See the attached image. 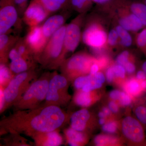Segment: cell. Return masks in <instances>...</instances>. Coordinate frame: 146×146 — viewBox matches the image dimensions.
<instances>
[{"label":"cell","mask_w":146,"mask_h":146,"mask_svg":"<svg viewBox=\"0 0 146 146\" xmlns=\"http://www.w3.org/2000/svg\"><path fill=\"white\" fill-rule=\"evenodd\" d=\"M70 116L61 107L52 105L14 111L0 121L1 136L14 133L31 137L39 132L60 130L69 121Z\"/></svg>","instance_id":"cell-1"},{"label":"cell","mask_w":146,"mask_h":146,"mask_svg":"<svg viewBox=\"0 0 146 146\" xmlns=\"http://www.w3.org/2000/svg\"><path fill=\"white\" fill-rule=\"evenodd\" d=\"M66 26L64 25L53 35L37 58L36 61L43 68L56 70L63 63Z\"/></svg>","instance_id":"cell-2"},{"label":"cell","mask_w":146,"mask_h":146,"mask_svg":"<svg viewBox=\"0 0 146 146\" xmlns=\"http://www.w3.org/2000/svg\"><path fill=\"white\" fill-rule=\"evenodd\" d=\"M51 73L42 74L32 83L21 98L13 106L14 111L34 109L45 100Z\"/></svg>","instance_id":"cell-3"},{"label":"cell","mask_w":146,"mask_h":146,"mask_svg":"<svg viewBox=\"0 0 146 146\" xmlns=\"http://www.w3.org/2000/svg\"><path fill=\"white\" fill-rule=\"evenodd\" d=\"M35 68L14 76L4 90V106L1 114L13 106L21 98L32 83L38 78Z\"/></svg>","instance_id":"cell-4"},{"label":"cell","mask_w":146,"mask_h":146,"mask_svg":"<svg viewBox=\"0 0 146 146\" xmlns=\"http://www.w3.org/2000/svg\"><path fill=\"white\" fill-rule=\"evenodd\" d=\"M70 81L56 71L51 73L48 89L44 104L64 107L71 99L68 93Z\"/></svg>","instance_id":"cell-5"},{"label":"cell","mask_w":146,"mask_h":146,"mask_svg":"<svg viewBox=\"0 0 146 146\" xmlns=\"http://www.w3.org/2000/svg\"><path fill=\"white\" fill-rule=\"evenodd\" d=\"M92 62V59L88 55L79 53L65 59L59 68L61 74L70 82L74 81L78 77L89 73Z\"/></svg>","instance_id":"cell-6"},{"label":"cell","mask_w":146,"mask_h":146,"mask_svg":"<svg viewBox=\"0 0 146 146\" xmlns=\"http://www.w3.org/2000/svg\"><path fill=\"white\" fill-rule=\"evenodd\" d=\"M19 16L14 0H1L0 35L9 34L11 28L18 23Z\"/></svg>","instance_id":"cell-7"},{"label":"cell","mask_w":146,"mask_h":146,"mask_svg":"<svg viewBox=\"0 0 146 146\" xmlns=\"http://www.w3.org/2000/svg\"><path fill=\"white\" fill-rule=\"evenodd\" d=\"M141 123L139 120L130 116L126 117L122 122L123 134L133 143L142 144L145 142V131Z\"/></svg>","instance_id":"cell-8"},{"label":"cell","mask_w":146,"mask_h":146,"mask_svg":"<svg viewBox=\"0 0 146 146\" xmlns=\"http://www.w3.org/2000/svg\"><path fill=\"white\" fill-rule=\"evenodd\" d=\"M50 15L38 0H32L24 12L23 19L30 27L40 25Z\"/></svg>","instance_id":"cell-9"},{"label":"cell","mask_w":146,"mask_h":146,"mask_svg":"<svg viewBox=\"0 0 146 146\" xmlns=\"http://www.w3.org/2000/svg\"><path fill=\"white\" fill-rule=\"evenodd\" d=\"M24 39L36 61L37 58L48 41L43 35L42 25L30 27L26 36Z\"/></svg>","instance_id":"cell-10"},{"label":"cell","mask_w":146,"mask_h":146,"mask_svg":"<svg viewBox=\"0 0 146 146\" xmlns=\"http://www.w3.org/2000/svg\"><path fill=\"white\" fill-rule=\"evenodd\" d=\"M80 37V28L76 20L67 25L64 38L63 61L68 53L74 52L78 46Z\"/></svg>","instance_id":"cell-11"},{"label":"cell","mask_w":146,"mask_h":146,"mask_svg":"<svg viewBox=\"0 0 146 146\" xmlns=\"http://www.w3.org/2000/svg\"><path fill=\"white\" fill-rule=\"evenodd\" d=\"M107 35L97 25L93 24L86 28L82 35V40L86 45L92 48H98L104 44Z\"/></svg>","instance_id":"cell-12"},{"label":"cell","mask_w":146,"mask_h":146,"mask_svg":"<svg viewBox=\"0 0 146 146\" xmlns=\"http://www.w3.org/2000/svg\"><path fill=\"white\" fill-rule=\"evenodd\" d=\"M93 119L91 112L83 108L74 112L70 116V127L75 130L86 132L92 127Z\"/></svg>","instance_id":"cell-13"},{"label":"cell","mask_w":146,"mask_h":146,"mask_svg":"<svg viewBox=\"0 0 146 146\" xmlns=\"http://www.w3.org/2000/svg\"><path fill=\"white\" fill-rule=\"evenodd\" d=\"M9 58L11 60L9 68L15 75L36 68V63L29 62L24 59L19 54L15 46L9 52Z\"/></svg>","instance_id":"cell-14"},{"label":"cell","mask_w":146,"mask_h":146,"mask_svg":"<svg viewBox=\"0 0 146 146\" xmlns=\"http://www.w3.org/2000/svg\"><path fill=\"white\" fill-rule=\"evenodd\" d=\"M59 130L48 132H39L33 134L31 138L36 146H58L63 144V138Z\"/></svg>","instance_id":"cell-15"},{"label":"cell","mask_w":146,"mask_h":146,"mask_svg":"<svg viewBox=\"0 0 146 146\" xmlns=\"http://www.w3.org/2000/svg\"><path fill=\"white\" fill-rule=\"evenodd\" d=\"M66 17L64 14L53 15L47 18L42 25L43 35L48 41L56 32L64 25Z\"/></svg>","instance_id":"cell-16"},{"label":"cell","mask_w":146,"mask_h":146,"mask_svg":"<svg viewBox=\"0 0 146 146\" xmlns=\"http://www.w3.org/2000/svg\"><path fill=\"white\" fill-rule=\"evenodd\" d=\"M19 38L9 34L0 35V63L8 64L9 53Z\"/></svg>","instance_id":"cell-17"},{"label":"cell","mask_w":146,"mask_h":146,"mask_svg":"<svg viewBox=\"0 0 146 146\" xmlns=\"http://www.w3.org/2000/svg\"><path fill=\"white\" fill-rule=\"evenodd\" d=\"M63 132L66 141L69 145L83 146L88 142L89 138L86 132L75 130L71 127L64 129Z\"/></svg>","instance_id":"cell-18"},{"label":"cell","mask_w":146,"mask_h":146,"mask_svg":"<svg viewBox=\"0 0 146 146\" xmlns=\"http://www.w3.org/2000/svg\"><path fill=\"white\" fill-rule=\"evenodd\" d=\"M94 92V91L84 92L81 89L77 90L73 98L74 102L80 107H89L96 100V97Z\"/></svg>","instance_id":"cell-19"},{"label":"cell","mask_w":146,"mask_h":146,"mask_svg":"<svg viewBox=\"0 0 146 146\" xmlns=\"http://www.w3.org/2000/svg\"><path fill=\"white\" fill-rule=\"evenodd\" d=\"M120 24L126 30L131 31H137L144 26L140 19L134 14L122 18Z\"/></svg>","instance_id":"cell-20"},{"label":"cell","mask_w":146,"mask_h":146,"mask_svg":"<svg viewBox=\"0 0 146 146\" xmlns=\"http://www.w3.org/2000/svg\"><path fill=\"white\" fill-rule=\"evenodd\" d=\"M50 14L63 10L69 0H38Z\"/></svg>","instance_id":"cell-21"},{"label":"cell","mask_w":146,"mask_h":146,"mask_svg":"<svg viewBox=\"0 0 146 146\" xmlns=\"http://www.w3.org/2000/svg\"><path fill=\"white\" fill-rule=\"evenodd\" d=\"M2 138L5 145L9 146H31L28 140L18 133H9Z\"/></svg>","instance_id":"cell-22"},{"label":"cell","mask_w":146,"mask_h":146,"mask_svg":"<svg viewBox=\"0 0 146 146\" xmlns=\"http://www.w3.org/2000/svg\"><path fill=\"white\" fill-rule=\"evenodd\" d=\"M14 46L18 50L19 54L24 59L29 62L36 63V61L34 56L26 44L24 38H19Z\"/></svg>","instance_id":"cell-23"},{"label":"cell","mask_w":146,"mask_h":146,"mask_svg":"<svg viewBox=\"0 0 146 146\" xmlns=\"http://www.w3.org/2000/svg\"><path fill=\"white\" fill-rule=\"evenodd\" d=\"M15 75L11 70L9 64H0V86L5 89Z\"/></svg>","instance_id":"cell-24"},{"label":"cell","mask_w":146,"mask_h":146,"mask_svg":"<svg viewBox=\"0 0 146 146\" xmlns=\"http://www.w3.org/2000/svg\"><path fill=\"white\" fill-rule=\"evenodd\" d=\"M133 14L141 21L144 26H146V5L142 3H134L131 7Z\"/></svg>","instance_id":"cell-25"},{"label":"cell","mask_w":146,"mask_h":146,"mask_svg":"<svg viewBox=\"0 0 146 146\" xmlns=\"http://www.w3.org/2000/svg\"><path fill=\"white\" fill-rule=\"evenodd\" d=\"M125 89L127 93L133 96H139L144 91L138 80L134 79L129 80L126 84Z\"/></svg>","instance_id":"cell-26"},{"label":"cell","mask_w":146,"mask_h":146,"mask_svg":"<svg viewBox=\"0 0 146 146\" xmlns=\"http://www.w3.org/2000/svg\"><path fill=\"white\" fill-rule=\"evenodd\" d=\"M117 138L115 137L102 134L98 135L94 139V143L97 146L115 145L117 143Z\"/></svg>","instance_id":"cell-27"},{"label":"cell","mask_w":146,"mask_h":146,"mask_svg":"<svg viewBox=\"0 0 146 146\" xmlns=\"http://www.w3.org/2000/svg\"><path fill=\"white\" fill-rule=\"evenodd\" d=\"M116 31L121 40V43L125 46H129L132 43V39L126 30L121 26H119L116 28Z\"/></svg>","instance_id":"cell-28"},{"label":"cell","mask_w":146,"mask_h":146,"mask_svg":"<svg viewBox=\"0 0 146 146\" xmlns=\"http://www.w3.org/2000/svg\"><path fill=\"white\" fill-rule=\"evenodd\" d=\"M92 76L93 75L89 74L77 78L74 81V86L75 89L77 90L82 89V87L91 80Z\"/></svg>","instance_id":"cell-29"},{"label":"cell","mask_w":146,"mask_h":146,"mask_svg":"<svg viewBox=\"0 0 146 146\" xmlns=\"http://www.w3.org/2000/svg\"><path fill=\"white\" fill-rule=\"evenodd\" d=\"M103 84L96 81L93 75L92 78L87 84L82 87V90L84 92H89L95 91L102 87Z\"/></svg>","instance_id":"cell-30"},{"label":"cell","mask_w":146,"mask_h":146,"mask_svg":"<svg viewBox=\"0 0 146 146\" xmlns=\"http://www.w3.org/2000/svg\"><path fill=\"white\" fill-rule=\"evenodd\" d=\"M135 113L137 119L142 124L146 125V106H138L135 110Z\"/></svg>","instance_id":"cell-31"},{"label":"cell","mask_w":146,"mask_h":146,"mask_svg":"<svg viewBox=\"0 0 146 146\" xmlns=\"http://www.w3.org/2000/svg\"><path fill=\"white\" fill-rule=\"evenodd\" d=\"M29 0H14L19 16H23L28 6Z\"/></svg>","instance_id":"cell-32"},{"label":"cell","mask_w":146,"mask_h":146,"mask_svg":"<svg viewBox=\"0 0 146 146\" xmlns=\"http://www.w3.org/2000/svg\"><path fill=\"white\" fill-rule=\"evenodd\" d=\"M137 44L141 48L146 50V28L138 34L137 38Z\"/></svg>","instance_id":"cell-33"},{"label":"cell","mask_w":146,"mask_h":146,"mask_svg":"<svg viewBox=\"0 0 146 146\" xmlns=\"http://www.w3.org/2000/svg\"><path fill=\"white\" fill-rule=\"evenodd\" d=\"M102 129L103 131L107 133H115L117 129V125L116 122H109L103 125Z\"/></svg>","instance_id":"cell-34"},{"label":"cell","mask_w":146,"mask_h":146,"mask_svg":"<svg viewBox=\"0 0 146 146\" xmlns=\"http://www.w3.org/2000/svg\"><path fill=\"white\" fill-rule=\"evenodd\" d=\"M90 1L91 0H71V3L75 8L81 10L89 5Z\"/></svg>","instance_id":"cell-35"},{"label":"cell","mask_w":146,"mask_h":146,"mask_svg":"<svg viewBox=\"0 0 146 146\" xmlns=\"http://www.w3.org/2000/svg\"><path fill=\"white\" fill-rule=\"evenodd\" d=\"M115 76L121 78H124L125 76V69L122 65H117L113 66Z\"/></svg>","instance_id":"cell-36"},{"label":"cell","mask_w":146,"mask_h":146,"mask_svg":"<svg viewBox=\"0 0 146 146\" xmlns=\"http://www.w3.org/2000/svg\"><path fill=\"white\" fill-rule=\"evenodd\" d=\"M129 53L127 51H124L118 56L117 58V61L119 65H125L128 62V57Z\"/></svg>","instance_id":"cell-37"},{"label":"cell","mask_w":146,"mask_h":146,"mask_svg":"<svg viewBox=\"0 0 146 146\" xmlns=\"http://www.w3.org/2000/svg\"><path fill=\"white\" fill-rule=\"evenodd\" d=\"M120 104L123 106H128L131 102V98L129 94L124 92H121L119 99Z\"/></svg>","instance_id":"cell-38"},{"label":"cell","mask_w":146,"mask_h":146,"mask_svg":"<svg viewBox=\"0 0 146 146\" xmlns=\"http://www.w3.org/2000/svg\"><path fill=\"white\" fill-rule=\"evenodd\" d=\"M118 33L117 31L112 30L110 32L108 37V43L111 45H114L117 42L118 38Z\"/></svg>","instance_id":"cell-39"},{"label":"cell","mask_w":146,"mask_h":146,"mask_svg":"<svg viewBox=\"0 0 146 146\" xmlns=\"http://www.w3.org/2000/svg\"><path fill=\"white\" fill-rule=\"evenodd\" d=\"M106 80L109 83L112 82L115 76L113 67H110L108 69L106 72Z\"/></svg>","instance_id":"cell-40"},{"label":"cell","mask_w":146,"mask_h":146,"mask_svg":"<svg viewBox=\"0 0 146 146\" xmlns=\"http://www.w3.org/2000/svg\"><path fill=\"white\" fill-rule=\"evenodd\" d=\"M4 88L2 86H0V113L2 111L3 108L5 103L4 94Z\"/></svg>","instance_id":"cell-41"},{"label":"cell","mask_w":146,"mask_h":146,"mask_svg":"<svg viewBox=\"0 0 146 146\" xmlns=\"http://www.w3.org/2000/svg\"><path fill=\"white\" fill-rule=\"evenodd\" d=\"M94 78L96 81L102 84H103L105 81V77L102 73L98 72L96 74L94 75Z\"/></svg>","instance_id":"cell-42"},{"label":"cell","mask_w":146,"mask_h":146,"mask_svg":"<svg viewBox=\"0 0 146 146\" xmlns=\"http://www.w3.org/2000/svg\"><path fill=\"white\" fill-rule=\"evenodd\" d=\"M121 91L118 90H112L110 93L109 96L112 100H119L121 95Z\"/></svg>","instance_id":"cell-43"},{"label":"cell","mask_w":146,"mask_h":146,"mask_svg":"<svg viewBox=\"0 0 146 146\" xmlns=\"http://www.w3.org/2000/svg\"><path fill=\"white\" fill-rule=\"evenodd\" d=\"M108 108L113 113H117L119 111V108L118 105L113 101L110 102L108 104Z\"/></svg>","instance_id":"cell-44"},{"label":"cell","mask_w":146,"mask_h":146,"mask_svg":"<svg viewBox=\"0 0 146 146\" xmlns=\"http://www.w3.org/2000/svg\"><path fill=\"white\" fill-rule=\"evenodd\" d=\"M126 71L129 74H131L135 72L136 67L133 63L128 62L124 66Z\"/></svg>","instance_id":"cell-45"},{"label":"cell","mask_w":146,"mask_h":146,"mask_svg":"<svg viewBox=\"0 0 146 146\" xmlns=\"http://www.w3.org/2000/svg\"><path fill=\"white\" fill-rule=\"evenodd\" d=\"M136 79L140 81L144 80L146 79V74L143 71H138L136 74Z\"/></svg>","instance_id":"cell-46"},{"label":"cell","mask_w":146,"mask_h":146,"mask_svg":"<svg viewBox=\"0 0 146 146\" xmlns=\"http://www.w3.org/2000/svg\"><path fill=\"white\" fill-rule=\"evenodd\" d=\"M98 65H97V64H93V65H91V69H90V72H89V74L91 75L95 74L98 72V71L99 70Z\"/></svg>","instance_id":"cell-47"},{"label":"cell","mask_w":146,"mask_h":146,"mask_svg":"<svg viewBox=\"0 0 146 146\" xmlns=\"http://www.w3.org/2000/svg\"><path fill=\"white\" fill-rule=\"evenodd\" d=\"M102 111L104 112L106 116H108V115H110V112H111L109 108H108L107 107L103 108L102 109Z\"/></svg>","instance_id":"cell-48"},{"label":"cell","mask_w":146,"mask_h":146,"mask_svg":"<svg viewBox=\"0 0 146 146\" xmlns=\"http://www.w3.org/2000/svg\"><path fill=\"white\" fill-rule=\"evenodd\" d=\"M141 81V87H142L143 90L145 91V90H146V79Z\"/></svg>","instance_id":"cell-49"},{"label":"cell","mask_w":146,"mask_h":146,"mask_svg":"<svg viewBox=\"0 0 146 146\" xmlns=\"http://www.w3.org/2000/svg\"><path fill=\"white\" fill-rule=\"evenodd\" d=\"M98 115L100 118H105L107 116L103 111L99 112Z\"/></svg>","instance_id":"cell-50"},{"label":"cell","mask_w":146,"mask_h":146,"mask_svg":"<svg viewBox=\"0 0 146 146\" xmlns=\"http://www.w3.org/2000/svg\"><path fill=\"white\" fill-rule=\"evenodd\" d=\"M92 1L98 3H102L106 2L109 0H92Z\"/></svg>","instance_id":"cell-51"},{"label":"cell","mask_w":146,"mask_h":146,"mask_svg":"<svg viewBox=\"0 0 146 146\" xmlns=\"http://www.w3.org/2000/svg\"><path fill=\"white\" fill-rule=\"evenodd\" d=\"M99 124L100 125H103L105 123V120L104 118H100L98 121Z\"/></svg>","instance_id":"cell-52"},{"label":"cell","mask_w":146,"mask_h":146,"mask_svg":"<svg viewBox=\"0 0 146 146\" xmlns=\"http://www.w3.org/2000/svg\"><path fill=\"white\" fill-rule=\"evenodd\" d=\"M142 69H143V71L146 74V61L144 62L143 64V66H142Z\"/></svg>","instance_id":"cell-53"},{"label":"cell","mask_w":146,"mask_h":146,"mask_svg":"<svg viewBox=\"0 0 146 146\" xmlns=\"http://www.w3.org/2000/svg\"><path fill=\"white\" fill-rule=\"evenodd\" d=\"M145 4L146 5V0H145Z\"/></svg>","instance_id":"cell-54"}]
</instances>
